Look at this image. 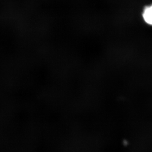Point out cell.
Listing matches in <instances>:
<instances>
[{
	"mask_svg": "<svg viewBox=\"0 0 152 152\" xmlns=\"http://www.w3.org/2000/svg\"><path fill=\"white\" fill-rule=\"evenodd\" d=\"M143 16L147 23L152 25V6H149L145 9Z\"/></svg>",
	"mask_w": 152,
	"mask_h": 152,
	"instance_id": "cell-1",
	"label": "cell"
}]
</instances>
